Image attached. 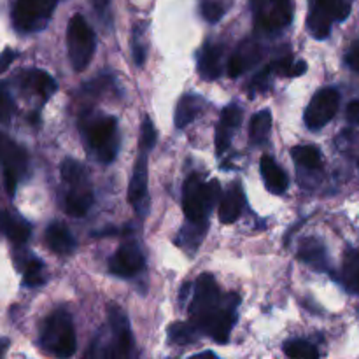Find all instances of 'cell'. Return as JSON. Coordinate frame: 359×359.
<instances>
[{
  "instance_id": "21",
  "label": "cell",
  "mask_w": 359,
  "mask_h": 359,
  "mask_svg": "<svg viewBox=\"0 0 359 359\" xmlns=\"http://www.w3.org/2000/svg\"><path fill=\"white\" fill-rule=\"evenodd\" d=\"M298 258L304 263L311 265L312 269L325 272L328 269V255L326 248L318 238H304L298 248Z\"/></svg>"
},
{
  "instance_id": "38",
  "label": "cell",
  "mask_w": 359,
  "mask_h": 359,
  "mask_svg": "<svg viewBox=\"0 0 359 359\" xmlns=\"http://www.w3.org/2000/svg\"><path fill=\"white\" fill-rule=\"evenodd\" d=\"M270 74H272V70H270V67L266 65L265 69L259 70V72L256 74L255 77H252L251 83L248 84V90L251 91L252 95H255V93H262V91H265L266 88H269Z\"/></svg>"
},
{
  "instance_id": "44",
  "label": "cell",
  "mask_w": 359,
  "mask_h": 359,
  "mask_svg": "<svg viewBox=\"0 0 359 359\" xmlns=\"http://www.w3.org/2000/svg\"><path fill=\"white\" fill-rule=\"evenodd\" d=\"M7 346H9V342H7V340H0V356H2V354L6 353Z\"/></svg>"
},
{
  "instance_id": "14",
  "label": "cell",
  "mask_w": 359,
  "mask_h": 359,
  "mask_svg": "<svg viewBox=\"0 0 359 359\" xmlns=\"http://www.w3.org/2000/svg\"><path fill=\"white\" fill-rule=\"evenodd\" d=\"M2 165H4V182H6V189L11 196H14V193H16V188H18V182H20L21 175L27 172V165H28V158L23 147L14 144L13 149L9 151V154H7Z\"/></svg>"
},
{
  "instance_id": "43",
  "label": "cell",
  "mask_w": 359,
  "mask_h": 359,
  "mask_svg": "<svg viewBox=\"0 0 359 359\" xmlns=\"http://www.w3.org/2000/svg\"><path fill=\"white\" fill-rule=\"evenodd\" d=\"M91 2H93V7L100 14H104L109 7V0H91Z\"/></svg>"
},
{
  "instance_id": "42",
  "label": "cell",
  "mask_w": 359,
  "mask_h": 359,
  "mask_svg": "<svg viewBox=\"0 0 359 359\" xmlns=\"http://www.w3.org/2000/svg\"><path fill=\"white\" fill-rule=\"evenodd\" d=\"M14 58H16V53L11 51V49H6V51L0 55V74H2L4 70L11 65V63H13Z\"/></svg>"
},
{
  "instance_id": "8",
  "label": "cell",
  "mask_w": 359,
  "mask_h": 359,
  "mask_svg": "<svg viewBox=\"0 0 359 359\" xmlns=\"http://www.w3.org/2000/svg\"><path fill=\"white\" fill-rule=\"evenodd\" d=\"M58 0H16L13 11L14 27L20 32H39L51 20Z\"/></svg>"
},
{
  "instance_id": "3",
  "label": "cell",
  "mask_w": 359,
  "mask_h": 359,
  "mask_svg": "<svg viewBox=\"0 0 359 359\" xmlns=\"http://www.w3.org/2000/svg\"><path fill=\"white\" fill-rule=\"evenodd\" d=\"M67 46H69V58L74 70L81 72L86 69L97 49V39L88 21L81 14H74L70 18L69 28H67Z\"/></svg>"
},
{
  "instance_id": "20",
  "label": "cell",
  "mask_w": 359,
  "mask_h": 359,
  "mask_svg": "<svg viewBox=\"0 0 359 359\" xmlns=\"http://www.w3.org/2000/svg\"><path fill=\"white\" fill-rule=\"evenodd\" d=\"M0 230H2V233L16 245H23L25 242L30 238L32 233L30 224H28L23 217H20L18 214L13 212L0 214Z\"/></svg>"
},
{
  "instance_id": "22",
  "label": "cell",
  "mask_w": 359,
  "mask_h": 359,
  "mask_svg": "<svg viewBox=\"0 0 359 359\" xmlns=\"http://www.w3.org/2000/svg\"><path fill=\"white\" fill-rule=\"evenodd\" d=\"M46 244L56 255H70V252L76 249V241H74L72 233L69 231V228L63 226V224L55 223L46 230Z\"/></svg>"
},
{
  "instance_id": "27",
  "label": "cell",
  "mask_w": 359,
  "mask_h": 359,
  "mask_svg": "<svg viewBox=\"0 0 359 359\" xmlns=\"http://www.w3.org/2000/svg\"><path fill=\"white\" fill-rule=\"evenodd\" d=\"M207 228H209V221H203V223L188 221V224L179 233L177 242L182 245V249H193V252H195L196 248L202 244L203 237H205Z\"/></svg>"
},
{
  "instance_id": "28",
  "label": "cell",
  "mask_w": 359,
  "mask_h": 359,
  "mask_svg": "<svg viewBox=\"0 0 359 359\" xmlns=\"http://www.w3.org/2000/svg\"><path fill=\"white\" fill-rule=\"evenodd\" d=\"M291 156L307 170H319L323 167V153L316 146H297L291 151Z\"/></svg>"
},
{
  "instance_id": "12",
  "label": "cell",
  "mask_w": 359,
  "mask_h": 359,
  "mask_svg": "<svg viewBox=\"0 0 359 359\" xmlns=\"http://www.w3.org/2000/svg\"><path fill=\"white\" fill-rule=\"evenodd\" d=\"M144 269V255L135 241H128L114 252L109 270L118 277H133Z\"/></svg>"
},
{
  "instance_id": "30",
  "label": "cell",
  "mask_w": 359,
  "mask_h": 359,
  "mask_svg": "<svg viewBox=\"0 0 359 359\" xmlns=\"http://www.w3.org/2000/svg\"><path fill=\"white\" fill-rule=\"evenodd\" d=\"M62 177L67 184L72 188V186H83L88 184V172L79 161L72 160V158H67L62 163Z\"/></svg>"
},
{
  "instance_id": "7",
  "label": "cell",
  "mask_w": 359,
  "mask_h": 359,
  "mask_svg": "<svg viewBox=\"0 0 359 359\" xmlns=\"http://www.w3.org/2000/svg\"><path fill=\"white\" fill-rule=\"evenodd\" d=\"M86 139L91 149L97 153L98 160L104 163H111L119 149L118 121L111 116L97 118L88 123Z\"/></svg>"
},
{
  "instance_id": "36",
  "label": "cell",
  "mask_w": 359,
  "mask_h": 359,
  "mask_svg": "<svg viewBox=\"0 0 359 359\" xmlns=\"http://www.w3.org/2000/svg\"><path fill=\"white\" fill-rule=\"evenodd\" d=\"M154 144H156V130H154V125L151 123V119L144 118L142 126H140V149L144 153H147L149 149H153Z\"/></svg>"
},
{
  "instance_id": "32",
  "label": "cell",
  "mask_w": 359,
  "mask_h": 359,
  "mask_svg": "<svg viewBox=\"0 0 359 359\" xmlns=\"http://www.w3.org/2000/svg\"><path fill=\"white\" fill-rule=\"evenodd\" d=\"M196 326L193 323H174L168 328V340L175 346H186L196 339Z\"/></svg>"
},
{
  "instance_id": "16",
  "label": "cell",
  "mask_w": 359,
  "mask_h": 359,
  "mask_svg": "<svg viewBox=\"0 0 359 359\" xmlns=\"http://www.w3.org/2000/svg\"><path fill=\"white\" fill-rule=\"evenodd\" d=\"M245 207V193L241 184H231L230 189L219 198V219L221 223L231 224L242 216Z\"/></svg>"
},
{
  "instance_id": "34",
  "label": "cell",
  "mask_w": 359,
  "mask_h": 359,
  "mask_svg": "<svg viewBox=\"0 0 359 359\" xmlns=\"http://www.w3.org/2000/svg\"><path fill=\"white\" fill-rule=\"evenodd\" d=\"M16 112V104L13 100V95L9 93L7 86L0 83V123H9Z\"/></svg>"
},
{
  "instance_id": "39",
  "label": "cell",
  "mask_w": 359,
  "mask_h": 359,
  "mask_svg": "<svg viewBox=\"0 0 359 359\" xmlns=\"http://www.w3.org/2000/svg\"><path fill=\"white\" fill-rule=\"evenodd\" d=\"M346 62L354 72H359V41H356L353 46H351L349 53H347L346 56Z\"/></svg>"
},
{
  "instance_id": "17",
  "label": "cell",
  "mask_w": 359,
  "mask_h": 359,
  "mask_svg": "<svg viewBox=\"0 0 359 359\" xmlns=\"http://www.w3.org/2000/svg\"><path fill=\"white\" fill-rule=\"evenodd\" d=\"M147 200V154L144 153L137 158L135 167H133L132 181L128 186V202L135 209H139Z\"/></svg>"
},
{
  "instance_id": "29",
  "label": "cell",
  "mask_w": 359,
  "mask_h": 359,
  "mask_svg": "<svg viewBox=\"0 0 359 359\" xmlns=\"http://www.w3.org/2000/svg\"><path fill=\"white\" fill-rule=\"evenodd\" d=\"M269 67L272 72L279 74V76H284V77H298L302 76V74L307 72V63H305L304 60L294 62L291 55H286L284 58L276 60V62L270 63Z\"/></svg>"
},
{
  "instance_id": "10",
  "label": "cell",
  "mask_w": 359,
  "mask_h": 359,
  "mask_svg": "<svg viewBox=\"0 0 359 359\" xmlns=\"http://www.w3.org/2000/svg\"><path fill=\"white\" fill-rule=\"evenodd\" d=\"M237 307L238 297L233 293H228L224 298L223 305L217 309L216 314L205 323L203 332L209 333L210 339L219 344H226L230 340V333L233 325L237 323Z\"/></svg>"
},
{
  "instance_id": "23",
  "label": "cell",
  "mask_w": 359,
  "mask_h": 359,
  "mask_svg": "<svg viewBox=\"0 0 359 359\" xmlns=\"http://www.w3.org/2000/svg\"><path fill=\"white\" fill-rule=\"evenodd\" d=\"M91 205H93V193L90 184L72 186L69 195L65 196V210L74 217L84 216Z\"/></svg>"
},
{
  "instance_id": "18",
  "label": "cell",
  "mask_w": 359,
  "mask_h": 359,
  "mask_svg": "<svg viewBox=\"0 0 359 359\" xmlns=\"http://www.w3.org/2000/svg\"><path fill=\"white\" fill-rule=\"evenodd\" d=\"M259 58H262V48H259V44H256L255 41L242 42V46L233 53V56L230 58V63H228V76H242Z\"/></svg>"
},
{
  "instance_id": "31",
  "label": "cell",
  "mask_w": 359,
  "mask_h": 359,
  "mask_svg": "<svg viewBox=\"0 0 359 359\" xmlns=\"http://www.w3.org/2000/svg\"><path fill=\"white\" fill-rule=\"evenodd\" d=\"M284 354L287 358L293 359H318L319 358V351L316 349V346H312L311 342L302 339H294V340H287L284 344Z\"/></svg>"
},
{
  "instance_id": "19",
  "label": "cell",
  "mask_w": 359,
  "mask_h": 359,
  "mask_svg": "<svg viewBox=\"0 0 359 359\" xmlns=\"http://www.w3.org/2000/svg\"><path fill=\"white\" fill-rule=\"evenodd\" d=\"M259 170H262L263 181H265L266 189L270 193L280 195V193L286 191L287 186H290V179H287L286 172L277 165V161L272 156H269V154L262 156V160H259Z\"/></svg>"
},
{
  "instance_id": "24",
  "label": "cell",
  "mask_w": 359,
  "mask_h": 359,
  "mask_svg": "<svg viewBox=\"0 0 359 359\" xmlns=\"http://www.w3.org/2000/svg\"><path fill=\"white\" fill-rule=\"evenodd\" d=\"M25 83L28 88L35 91L37 95H41L42 100H49V98L55 95L56 91V81L49 76L44 70H30L25 77Z\"/></svg>"
},
{
  "instance_id": "35",
  "label": "cell",
  "mask_w": 359,
  "mask_h": 359,
  "mask_svg": "<svg viewBox=\"0 0 359 359\" xmlns=\"http://www.w3.org/2000/svg\"><path fill=\"white\" fill-rule=\"evenodd\" d=\"M346 283L351 290L359 293V255L349 252L346 259Z\"/></svg>"
},
{
  "instance_id": "33",
  "label": "cell",
  "mask_w": 359,
  "mask_h": 359,
  "mask_svg": "<svg viewBox=\"0 0 359 359\" xmlns=\"http://www.w3.org/2000/svg\"><path fill=\"white\" fill-rule=\"evenodd\" d=\"M23 283L28 287H37L46 283V272H44V263L37 258H30L23 266Z\"/></svg>"
},
{
  "instance_id": "5",
  "label": "cell",
  "mask_w": 359,
  "mask_h": 359,
  "mask_svg": "<svg viewBox=\"0 0 359 359\" xmlns=\"http://www.w3.org/2000/svg\"><path fill=\"white\" fill-rule=\"evenodd\" d=\"M255 27L263 34H276L293 21V0H251Z\"/></svg>"
},
{
  "instance_id": "25",
  "label": "cell",
  "mask_w": 359,
  "mask_h": 359,
  "mask_svg": "<svg viewBox=\"0 0 359 359\" xmlns=\"http://www.w3.org/2000/svg\"><path fill=\"white\" fill-rule=\"evenodd\" d=\"M203 102L200 100L196 95H184V97L179 100L177 112H175V126L177 128H186L189 123H193V119L196 118V114L202 109Z\"/></svg>"
},
{
  "instance_id": "40",
  "label": "cell",
  "mask_w": 359,
  "mask_h": 359,
  "mask_svg": "<svg viewBox=\"0 0 359 359\" xmlns=\"http://www.w3.org/2000/svg\"><path fill=\"white\" fill-rule=\"evenodd\" d=\"M13 146H14L13 140L0 132V165L4 163V160H6V156L9 154V151L13 149Z\"/></svg>"
},
{
  "instance_id": "15",
  "label": "cell",
  "mask_w": 359,
  "mask_h": 359,
  "mask_svg": "<svg viewBox=\"0 0 359 359\" xmlns=\"http://www.w3.org/2000/svg\"><path fill=\"white\" fill-rule=\"evenodd\" d=\"M223 51L224 48L216 42H207L198 56V72L205 81H214L223 72Z\"/></svg>"
},
{
  "instance_id": "6",
  "label": "cell",
  "mask_w": 359,
  "mask_h": 359,
  "mask_svg": "<svg viewBox=\"0 0 359 359\" xmlns=\"http://www.w3.org/2000/svg\"><path fill=\"white\" fill-rule=\"evenodd\" d=\"M351 14V0H311L307 27L316 39H326L335 21H344Z\"/></svg>"
},
{
  "instance_id": "11",
  "label": "cell",
  "mask_w": 359,
  "mask_h": 359,
  "mask_svg": "<svg viewBox=\"0 0 359 359\" xmlns=\"http://www.w3.org/2000/svg\"><path fill=\"white\" fill-rule=\"evenodd\" d=\"M109 325L112 332V358H126L133 347L132 330L128 318L118 305L111 304L107 307Z\"/></svg>"
},
{
  "instance_id": "37",
  "label": "cell",
  "mask_w": 359,
  "mask_h": 359,
  "mask_svg": "<svg viewBox=\"0 0 359 359\" xmlns=\"http://www.w3.org/2000/svg\"><path fill=\"white\" fill-rule=\"evenodd\" d=\"M224 6L221 0H203L202 2V16L205 18L209 23H217L223 18Z\"/></svg>"
},
{
  "instance_id": "4",
  "label": "cell",
  "mask_w": 359,
  "mask_h": 359,
  "mask_svg": "<svg viewBox=\"0 0 359 359\" xmlns=\"http://www.w3.org/2000/svg\"><path fill=\"white\" fill-rule=\"evenodd\" d=\"M223 300L224 294L221 293L216 279L210 273H202L196 279L191 305H189V316H191L193 325L202 330L203 325L209 321L210 316L221 307Z\"/></svg>"
},
{
  "instance_id": "2",
  "label": "cell",
  "mask_w": 359,
  "mask_h": 359,
  "mask_svg": "<svg viewBox=\"0 0 359 359\" xmlns=\"http://www.w3.org/2000/svg\"><path fill=\"white\" fill-rule=\"evenodd\" d=\"M41 346L46 353L56 358L74 356L77 349V340L69 312L60 309L46 319L41 332Z\"/></svg>"
},
{
  "instance_id": "41",
  "label": "cell",
  "mask_w": 359,
  "mask_h": 359,
  "mask_svg": "<svg viewBox=\"0 0 359 359\" xmlns=\"http://www.w3.org/2000/svg\"><path fill=\"white\" fill-rule=\"evenodd\" d=\"M346 116H347V119H349L351 123H354V125H359V100L351 102V104L347 105Z\"/></svg>"
},
{
  "instance_id": "26",
  "label": "cell",
  "mask_w": 359,
  "mask_h": 359,
  "mask_svg": "<svg viewBox=\"0 0 359 359\" xmlns=\"http://www.w3.org/2000/svg\"><path fill=\"white\" fill-rule=\"evenodd\" d=\"M272 130V114L270 111H259L252 116L251 126H249V139L255 146L266 142Z\"/></svg>"
},
{
  "instance_id": "9",
  "label": "cell",
  "mask_w": 359,
  "mask_h": 359,
  "mask_svg": "<svg viewBox=\"0 0 359 359\" xmlns=\"http://www.w3.org/2000/svg\"><path fill=\"white\" fill-rule=\"evenodd\" d=\"M340 107V93L335 88H323L312 97L305 109V125L311 130H319L328 125Z\"/></svg>"
},
{
  "instance_id": "13",
  "label": "cell",
  "mask_w": 359,
  "mask_h": 359,
  "mask_svg": "<svg viewBox=\"0 0 359 359\" xmlns=\"http://www.w3.org/2000/svg\"><path fill=\"white\" fill-rule=\"evenodd\" d=\"M242 116H244L242 114V109L235 104L228 105L221 112L219 125L216 128V149L219 154H223L230 147L233 132L242 123Z\"/></svg>"
},
{
  "instance_id": "1",
  "label": "cell",
  "mask_w": 359,
  "mask_h": 359,
  "mask_svg": "<svg viewBox=\"0 0 359 359\" xmlns=\"http://www.w3.org/2000/svg\"><path fill=\"white\" fill-rule=\"evenodd\" d=\"M221 186L217 181L203 182L198 175H189L182 186V210L188 221L203 223L212 207L219 202Z\"/></svg>"
}]
</instances>
